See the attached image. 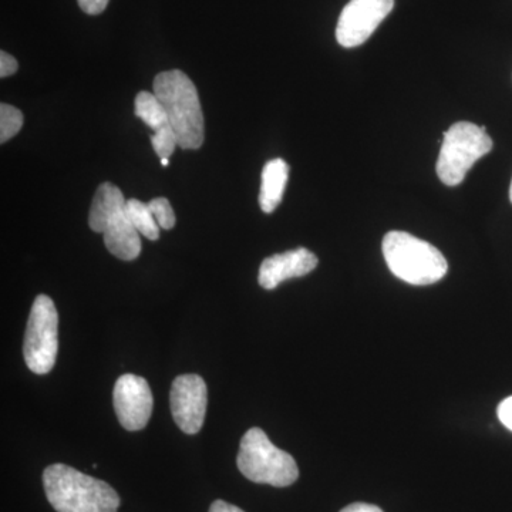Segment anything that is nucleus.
Masks as SVG:
<instances>
[{
    "label": "nucleus",
    "instance_id": "1",
    "mask_svg": "<svg viewBox=\"0 0 512 512\" xmlns=\"http://www.w3.org/2000/svg\"><path fill=\"white\" fill-rule=\"evenodd\" d=\"M47 500L57 512H117L120 497L111 485L66 464H53L43 473Z\"/></svg>",
    "mask_w": 512,
    "mask_h": 512
},
{
    "label": "nucleus",
    "instance_id": "2",
    "mask_svg": "<svg viewBox=\"0 0 512 512\" xmlns=\"http://www.w3.org/2000/svg\"><path fill=\"white\" fill-rule=\"evenodd\" d=\"M154 94L163 103L168 124L177 136L178 147L198 150L204 144L205 126L197 87L181 70H168L154 79Z\"/></svg>",
    "mask_w": 512,
    "mask_h": 512
},
{
    "label": "nucleus",
    "instance_id": "3",
    "mask_svg": "<svg viewBox=\"0 0 512 512\" xmlns=\"http://www.w3.org/2000/svg\"><path fill=\"white\" fill-rule=\"evenodd\" d=\"M382 247L390 271L406 284H436L447 274L448 264L439 249L412 234L387 232Z\"/></svg>",
    "mask_w": 512,
    "mask_h": 512
},
{
    "label": "nucleus",
    "instance_id": "4",
    "mask_svg": "<svg viewBox=\"0 0 512 512\" xmlns=\"http://www.w3.org/2000/svg\"><path fill=\"white\" fill-rule=\"evenodd\" d=\"M126 200L119 187L103 183L94 194L89 212V227L104 235V245L121 261H134L141 252V239L131 224Z\"/></svg>",
    "mask_w": 512,
    "mask_h": 512
},
{
    "label": "nucleus",
    "instance_id": "5",
    "mask_svg": "<svg viewBox=\"0 0 512 512\" xmlns=\"http://www.w3.org/2000/svg\"><path fill=\"white\" fill-rule=\"evenodd\" d=\"M237 466L248 480L272 487H289L299 477L295 458L274 446L258 427L248 430L242 437Z\"/></svg>",
    "mask_w": 512,
    "mask_h": 512
},
{
    "label": "nucleus",
    "instance_id": "6",
    "mask_svg": "<svg viewBox=\"0 0 512 512\" xmlns=\"http://www.w3.org/2000/svg\"><path fill=\"white\" fill-rule=\"evenodd\" d=\"M493 150V140L485 127L458 121L444 133L437 175L448 187L463 183L470 168Z\"/></svg>",
    "mask_w": 512,
    "mask_h": 512
},
{
    "label": "nucleus",
    "instance_id": "7",
    "mask_svg": "<svg viewBox=\"0 0 512 512\" xmlns=\"http://www.w3.org/2000/svg\"><path fill=\"white\" fill-rule=\"evenodd\" d=\"M59 352V313L47 295L36 296L26 328L23 356L36 375H47L55 367Z\"/></svg>",
    "mask_w": 512,
    "mask_h": 512
},
{
    "label": "nucleus",
    "instance_id": "8",
    "mask_svg": "<svg viewBox=\"0 0 512 512\" xmlns=\"http://www.w3.org/2000/svg\"><path fill=\"white\" fill-rule=\"evenodd\" d=\"M394 8V0H350L340 13L336 39L343 47L363 45Z\"/></svg>",
    "mask_w": 512,
    "mask_h": 512
},
{
    "label": "nucleus",
    "instance_id": "9",
    "mask_svg": "<svg viewBox=\"0 0 512 512\" xmlns=\"http://www.w3.org/2000/svg\"><path fill=\"white\" fill-rule=\"evenodd\" d=\"M170 404L175 424L184 433H200L208 404V389L204 379L198 375L175 377L171 386Z\"/></svg>",
    "mask_w": 512,
    "mask_h": 512
},
{
    "label": "nucleus",
    "instance_id": "10",
    "mask_svg": "<svg viewBox=\"0 0 512 512\" xmlns=\"http://www.w3.org/2000/svg\"><path fill=\"white\" fill-rule=\"evenodd\" d=\"M113 404L117 419L128 431L143 430L153 413V393L144 377L123 375L113 390Z\"/></svg>",
    "mask_w": 512,
    "mask_h": 512
},
{
    "label": "nucleus",
    "instance_id": "11",
    "mask_svg": "<svg viewBox=\"0 0 512 512\" xmlns=\"http://www.w3.org/2000/svg\"><path fill=\"white\" fill-rule=\"evenodd\" d=\"M318 266V256L309 249L298 248L266 258L259 268V285L272 291L282 282L311 274Z\"/></svg>",
    "mask_w": 512,
    "mask_h": 512
},
{
    "label": "nucleus",
    "instance_id": "12",
    "mask_svg": "<svg viewBox=\"0 0 512 512\" xmlns=\"http://www.w3.org/2000/svg\"><path fill=\"white\" fill-rule=\"evenodd\" d=\"M288 177L289 165L282 158H275L265 164L259 192V205L265 214H271L281 204Z\"/></svg>",
    "mask_w": 512,
    "mask_h": 512
},
{
    "label": "nucleus",
    "instance_id": "13",
    "mask_svg": "<svg viewBox=\"0 0 512 512\" xmlns=\"http://www.w3.org/2000/svg\"><path fill=\"white\" fill-rule=\"evenodd\" d=\"M134 113L138 119L144 121L154 131L160 130L168 124V116L165 113L163 103L154 93L140 92L134 101Z\"/></svg>",
    "mask_w": 512,
    "mask_h": 512
},
{
    "label": "nucleus",
    "instance_id": "14",
    "mask_svg": "<svg viewBox=\"0 0 512 512\" xmlns=\"http://www.w3.org/2000/svg\"><path fill=\"white\" fill-rule=\"evenodd\" d=\"M126 210L131 224L137 229L138 234L150 241H157L160 238V227H158L156 218L151 212L148 204L138 200H128Z\"/></svg>",
    "mask_w": 512,
    "mask_h": 512
},
{
    "label": "nucleus",
    "instance_id": "15",
    "mask_svg": "<svg viewBox=\"0 0 512 512\" xmlns=\"http://www.w3.org/2000/svg\"><path fill=\"white\" fill-rule=\"evenodd\" d=\"M23 126L22 111L10 104H0V143L5 144L19 133Z\"/></svg>",
    "mask_w": 512,
    "mask_h": 512
},
{
    "label": "nucleus",
    "instance_id": "16",
    "mask_svg": "<svg viewBox=\"0 0 512 512\" xmlns=\"http://www.w3.org/2000/svg\"><path fill=\"white\" fill-rule=\"evenodd\" d=\"M151 144H153L154 151L158 154V157L170 158L171 154L174 153L175 147H178L177 136H175L173 127L170 124L160 128V130L154 131L151 136Z\"/></svg>",
    "mask_w": 512,
    "mask_h": 512
},
{
    "label": "nucleus",
    "instance_id": "17",
    "mask_svg": "<svg viewBox=\"0 0 512 512\" xmlns=\"http://www.w3.org/2000/svg\"><path fill=\"white\" fill-rule=\"evenodd\" d=\"M148 207L153 212L158 227L165 229V231L174 228L177 218H175L173 207H171L167 198H154L153 201L148 202Z\"/></svg>",
    "mask_w": 512,
    "mask_h": 512
},
{
    "label": "nucleus",
    "instance_id": "18",
    "mask_svg": "<svg viewBox=\"0 0 512 512\" xmlns=\"http://www.w3.org/2000/svg\"><path fill=\"white\" fill-rule=\"evenodd\" d=\"M19 64L18 60L12 55L6 52H0V77L6 79V77L13 76L18 72Z\"/></svg>",
    "mask_w": 512,
    "mask_h": 512
},
{
    "label": "nucleus",
    "instance_id": "19",
    "mask_svg": "<svg viewBox=\"0 0 512 512\" xmlns=\"http://www.w3.org/2000/svg\"><path fill=\"white\" fill-rule=\"evenodd\" d=\"M110 0H77L79 3L80 9L83 10L87 15H100L106 10L107 5H109Z\"/></svg>",
    "mask_w": 512,
    "mask_h": 512
},
{
    "label": "nucleus",
    "instance_id": "20",
    "mask_svg": "<svg viewBox=\"0 0 512 512\" xmlns=\"http://www.w3.org/2000/svg\"><path fill=\"white\" fill-rule=\"evenodd\" d=\"M497 414L501 423H503L508 430L512 431V396L507 397V399H504L503 402L500 403Z\"/></svg>",
    "mask_w": 512,
    "mask_h": 512
},
{
    "label": "nucleus",
    "instance_id": "21",
    "mask_svg": "<svg viewBox=\"0 0 512 512\" xmlns=\"http://www.w3.org/2000/svg\"><path fill=\"white\" fill-rule=\"evenodd\" d=\"M340 512H383V510L382 508L377 507V505L355 503L348 505V507L343 508Z\"/></svg>",
    "mask_w": 512,
    "mask_h": 512
},
{
    "label": "nucleus",
    "instance_id": "22",
    "mask_svg": "<svg viewBox=\"0 0 512 512\" xmlns=\"http://www.w3.org/2000/svg\"><path fill=\"white\" fill-rule=\"evenodd\" d=\"M210 512H245L237 505L225 503V501L217 500L212 503Z\"/></svg>",
    "mask_w": 512,
    "mask_h": 512
},
{
    "label": "nucleus",
    "instance_id": "23",
    "mask_svg": "<svg viewBox=\"0 0 512 512\" xmlns=\"http://www.w3.org/2000/svg\"><path fill=\"white\" fill-rule=\"evenodd\" d=\"M168 163H170V161H168V158H163V160H161V164H163L164 167H167Z\"/></svg>",
    "mask_w": 512,
    "mask_h": 512
},
{
    "label": "nucleus",
    "instance_id": "24",
    "mask_svg": "<svg viewBox=\"0 0 512 512\" xmlns=\"http://www.w3.org/2000/svg\"><path fill=\"white\" fill-rule=\"evenodd\" d=\"M510 200L512 202V181H511V187H510Z\"/></svg>",
    "mask_w": 512,
    "mask_h": 512
}]
</instances>
